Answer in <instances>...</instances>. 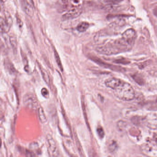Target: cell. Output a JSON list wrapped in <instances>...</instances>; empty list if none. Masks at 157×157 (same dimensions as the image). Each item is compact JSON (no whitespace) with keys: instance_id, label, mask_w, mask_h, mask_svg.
<instances>
[{"instance_id":"cell-1","label":"cell","mask_w":157,"mask_h":157,"mask_svg":"<svg viewBox=\"0 0 157 157\" xmlns=\"http://www.w3.org/2000/svg\"><path fill=\"white\" fill-rule=\"evenodd\" d=\"M132 47V46L121 37L105 44L97 47L96 50L100 54L109 56L126 52L131 49Z\"/></svg>"},{"instance_id":"cell-2","label":"cell","mask_w":157,"mask_h":157,"mask_svg":"<svg viewBox=\"0 0 157 157\" xmlns=\"http://www.w3.org/2000/svg\"><path fill=\"white\" fill-rule=\"evenodd\" d=\"M113 90L114 95L123 101H130L135 98V90L133 87L129 83L123 81Z\"/></svg>"},{"instance_id":"cell-3","label":"cell","mask_w":157,"mask_h":157,"mask_svg":"<svg viewBox=\"0 0 157 157\" xmlns=\"http://www.w3.org/2000/svg\"><path fill=\"white\" fill-rule=\"evenodd\" d=\"M25 107L32 110H36L39 107L38 100L36 96L32 93H27L25 94L23 99Z\"/></svg>"},{"instance_id":"cell-4","label":"cell","mask_w":157,"mask_h":157,"mask_svg":"<svg viewBox=\"0 0 157 157\" xmlns=\"http://www.w3.org/2000/svg\"><path fill=\"white\" fill-rule=\"evenodd\" d=\"M4 16H1L0 19L1 33L5 34L9 33L13 24V20L11 14L8 11L3 13Z\"/></svg>"},{"instance_id":"cell-5","label":"cell","mask_w":157,"mask_h":157,"mask_svg":"<svg viewBox=\"0 0 157 157\" xmlns=\"http://www.w3.org/2000/svg\"><path fill=\"white\" fill-rule=\"evenodd\" d=\"M47 146L48 154L51 157H58L59 155V150L53 138L48 136L47 138Z\"/></svg>"},{"instance_id":"cell-6","label":"cell","mask_w":157,"mask_h":157,"mask_svg":"<svg viewBox=\"0 0 157 157\" xmlns=\"http://www.w3.org/2000/svg\"><path fill=\"white\" fill-rule=\"evenodd\" d=\"M128 44L133 46L136 38V33L133 29L126 30L122 35V36Z\"/></svg>"},{"instance_id":"cell-7","label":"cell","mask_w":157,"mask_h":157,"mask_svg":"<svg viewBox=\"0 0 157 157\" xmlns=\"http://www.w3.org/2000/svg\"><path fill=\"white\" fill-rule=\"evenodd\" d=\"M82 11L80 8H74L68 11L62 16V19L63 21L72 20L79 16L82 13Z\"/></svg>"},{"instance_id":"cell-8","label":"cell","mask_w":157,"mask_h":157,"mask_svg":"<svg viewBox=\"0 0 157 157\" xmlns=\"http://www.w3.org/2000/svg\"><path fill=\"white\" fill-rule=\"evenodd\" d=\"M144 122L147 126L151 129L157 128V116L155 114H149L144 118Z\"/></svg>"},{"instance_id":"cell-9","label":"cell","mask_w":157,"mask_h":157,"mask_svg":"<svg viewBox=\"0 0 157 157\" xmlns=\"http://www.w3.org/2000/svg\"><path fill=\"white\" fill-rule=\"evenodd\" d=\"M90 58L92 60L94 61V62L97 63L100 66L108 68L110 69L116 71H121V70L123 69V68L118 67V66H113V65H110V64H107V63L104 62L102 60H101V59L96 57L91 56L90 57Z\"/></svg>"},{"instance_id":"cell-10","label":"cell","mask_w":157,"mask_h":157,"mask_svg":"<svg viewBox=\"0 0 157 157\" xmlns=\"http://www.w3.org/2000/svg\"><path fill=\"white\" fill-rule=\"evenodd\" d=\"M23 10L25 13L30 17H32L34 14L33 9L27 0H21Z\"/></svg>"},{"instance_id":"cell-11","label":"cell","mask_w":157,"mask_h":157,"mask_svg":"<svg viewBox=\"0 0 157 157\" xmlns=\"http://www.w3.org/2000/svg\"><path fill=\"white\" fill-rule=\"evenodd\" d=\"M142 149L147 154L157 151V144L152 141H149L142 145Z\"/></svg>"},{"instance_id":"cell-12","label":"cell","mask_w":157,"mask_h":157,"mask_svg":"<svg viewBox=\"0 0 157 157\" xmlns=\"http://www.w3.org/2000/svg\"><path fill=\"white\" fill-rule=\"evenodd\" d=\"M122 80L116 78H110L105 81V84L106 87L111 88L112 90H114L121 83Z\"/></svg>"},{"instance_id":"cell-13","label":"cell","mask_w":157,"mask_h":157,"mask_svg":"<svg viewBox=\"0 0 157 157\" xmlns=\"http://www.w3.org/2000/svg\"><path fill=\"white\" fill-rule=\"evenodd\" d=\"M4 67L7 71L11 75H15L17 73V70L13 63L9 59L5 60L4 62Z\"/></svg>"},{"instance_id":"cell-14","label":"cell","mask_w":157,"mask_h":157,"mask_svg":"<svg viewBox=\"0 0 157 157\" xmlns=\"http://www.w3.org/2000/svg\"><path fill=\"white\" fill-rule=\"evenodd\" d=\"M81 105L85 123H86L87 127L88 128L89 130L90 131V124H89V120H88V116H87V111H86L85 99H84V97L83 95H82L81 97Z\"/></svg>"},{"instance_id":"cell-15","label":"cell","mask_w":157,"mask_h":157,"mask_svg":"<svg viewBox=\"0 0 157 157\" xmlns=\"http://www.w3.org/2000/svg\"><path fill=\"white\" fill-rule=\"evenodd\" d=\"M38 66L39 70H40V71H41V75H42L44 81L46 83H47L48 85H49V86L50 85L51 81H50V77H49L48 72L45 69H44L42 67L41 65L39 64V63H38Z\"/></svg>"},{"instance_id":"cell-16","label":"cell","mask_w":157,"mask_h":157,"mask_svg":"<svg viewBox=\"0 0 157 157\" xmlns=\"http://www.w3.org/2000/svg\"><path fill=\"white\" fill-rule=\"evenodd\" d=\"M74 136L76 147H77V149H78V152L79 154L81 157H84L85 155H84L83 148H82V146L81 144L80 141L79 140L78 135H77L76 132H74Z\"/></svg>"},{"instance_id":"cell-17","label":"cell","mask_w":157,"mask_h":157,"mask_svg":"<svg viewBox=\"0 0 157 157\" xmlns=\"http://www.w3.org/2000/svg\"><path fill=\"white\" fill-rule=\"evenodd\" d=\"M37 114H38V118L41 123L44 124L47 121L45 113L44 112V109L42 106H39L37 109Z\"/></svg>"},{"instance_id":"cell-18","label":"cell","mask_w":157,"mask_h":157,"mask_svg":"<svg viewBox=\"0 0 157 157\" xmlns=\"http://www.w3.org/2000/svg\"><path fill=\"white\" fill-rule=\"evenodd\" d=\"M10 42L13 52L17 53L18 48L17 38L14 35L11 36L10 37Z\"/></svg>"},{"instance_id":"cell-19","label":"cell","mask_w":157,"mask_h":157,"mask_svg":"<svg viewBox=\"0 0 157 157\" xmlns=\"http://www.w3.org/2000/svg\"><path fill=\"white\" fill-rule=\"evenodd\" d=\"M89 26H90V25L88 22H82L78 25L77 29L78 32L82 33V32H85L89 28Z\"/></svg>"},{"instance_id":"cell-20","label":"cell","mask_w":157,"mask_h":157,"mask_svg":"<svg viewBox=\"0 0 157 157\" xmlns=\"http://www.w3.org/2000/svg\"><path fill=\"white\" fill-rule=\"evenodd\" d=\"M54 55H55V59H56V61L58 66L59 67L60 71L63 72L64 69H63V66H62V63H61V60H60V57L58 53L57 52L56 49H54Z\"/></svg>"},{"instance_id":"cell-21","label":"cell","mask_w":157,"mask_h":157,"mask_svg":"<svg viewBox=\"0 0 157 157\" xmlns=\"http://www.w3.org/2000/svg\"><path fill=\"white\" fill-rule=\"evenodd\" d=\"M117 147H118V146L117 142L113 140L109 144L108 149L110 152H113L117 150Z\"/></svg>"},{"instance_id":"cell-22","label":"cell","mask_w":157,"mask_h":157,"mask_svg":"<svg viewBox=\"0 0 157 157\" xmlns=\"http://www.w3.org/2000/svg\"><path fill=\"white\" fill-rule=\"evenodd\" d=\"M41 94L46 99H48L49 97V92L47 88H43L41 90Z\"/></svg>"},{"instance_id":"cell-23","label":"cell","mask_w":157,"mask_h":157,"mask_svg":"<svg viewBox=\"0 0 157 157\" xmlns=\"http://www.w3.org/2000/svg\"><path fill=\"white\" fill-rule=\"evenodd\" d=\"M97 132L99 137L102 139L104 137L105 132L102 127L99 126L97 128Z\"/></svg>"},{"instance_id":"cell-24","label":"cell","mask_w":157,"mask_h":157,"mask_svg":"<svg viewBox=\"0 0 157 157\" xmlns=\"http://www.w3.org/2000/svg\"><path fill=\"white\" fill-rule=\"evenodd\" d=\"M148 109L149 110H157V102H151L149 103L147 105Z\"/></svg>"},{"instance_id":"cell-25","label":"cell","mask_w":157,"mask_h":157,"mask_svg":"<svg viewBox=\"0 0 157 157\" xmlns=\"http://www.w3.org/2000/svg\"><path fill=\"white\" fill-rule=\"evenodd\" d=\"M29 148L31 150H36L39 148V144L37 142L33 141L30 143Z\"/></svg>"},{"instance_id":"cell-26","label":"cell","mask_w":157,"mask_h":157,"mask_svg":"<svg viewBox=\"0 0 157 157\" xmlns=\"http://www.w3.org/2000/svg\"><path fill=\"white\" fill-rule=\"evenodd\" d=\"M133 78L136 81V82H137L138 84H140V85H142L143 84V79L140 76H138V75H135V76H133Z\"/></svg>"},{"instance_id":"cell-27","label":"cell","mask_w":157,"mask_h":157,"mask_svg":"<svg viewBox=\"0 0 157 157\" xmlns=\"http://www.w3.org/2000/svg\"><path fill=\"white\" fill-rule=\"evenodd\" d=\"M142 120V118L140 117H135L132 118V122L136 124H140V121Z\"/></svg>"},{"instance_id":"cell-28","label":"cell","mask_w":157,"mask_h":157,"mask_svg":"<svg viewBox=\"0 0 157 157\" xmlns=\"http://www.w3.org/2000/svg\"><path fill=\"white\" fill-rule=\"evenodd\" d=\"M115 62L116 63L122 64H128L130 63L129 61H128V60H126V59H117V60H115Z\"/></svg>"},{"instance_id":"cell-29","label":"cell","mask_w":157,"mask_h":157,"mask_svg":"<svg viewBox=\"0 0 157 157\" xmlns=\"http://www.w3.org/2000/svg\"><path fill=\"white\" fill-rule=\"evenodd\" d=\"M25 155L27 157H33V156H36L35 154L31 151L29 150L28 149H25Z\"/></svg>"},{"instance_id":"cell-30","label":"cell","mask_w":157,"mask_h":157,"mask_svg":"<svg viewBox=\"0 0 157 157\" xmlns=\"http://www.w3.org/2000/svg\"><path fill=\"white\" fill-rule=\"evenodd\" d=\"M16 19H17V22L18 25L20 28H21L23 26V22L21 20L19 17V15H16Z\"/></svg>"},{"instance_id":"cell-31","label":"cell","mask_w":157,"mask_h":157,"mask_svg":"<svg viewBox=\"0 0 157 157\" xmlns=\"http://www.w3.org/2000/svg\"><path fill=\"white\" fill-rule=\"evenodd\" d=\"M153 139H154V141L157 144V134H154V136H153Z\"/></svg>"},{"instance_id":"cell-32","label":"cell","mask_w":157,"mask_h":157,"mask_svg":"<svg viewBox=\"0 0 157 157\" xmlns=\"http://www.w3.org/2000/svg\"><path fill=\"white\" fill-rule=\"evenodd\" d=\"M153 14L157 17V6L153 10Z\"/></svg>"}]
</instances>
